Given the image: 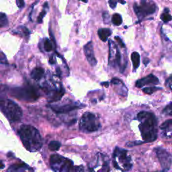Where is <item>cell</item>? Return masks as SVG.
<instances>
[{"instance_id": "6da1fadb", "label": "cell", "mask_w": 172, "mask_h": 172, "mask_svg": "<svg viewBox=\"0 0 172 172\" xmlns=\"http://www.w3.org/2000/svg\"><path fill=\"white\" fill-rule=\"evenodd\" d=\"M139 120V129L142 139L146 142H153L157 138V119L151 112L142 111L137 114Z\"/></svg>"}, {"instance_id": "7a4b0ae2", "label": "cell", "mask_w": 172, "mask_h": 172, "mask_svg": "<svg viewBox=\"0 0 172 172\" xmlns=\"http://www.w3.org/2000/svg\"><path fill=\"white\" fill-rule=\"evenodd\" d=\"M18 133L24 147L28 151L35 152L42 147V137L36 128L30 125H22Z\"/></svg>"}, {"instance_id": "3957f363", "label": "cell", "mask_w": 172, "mask_h": 172, "mask_svg": "<svg viewBox=\"0 0 172 172\" xmlns=\"http://www.w3.org/2000/svg\"><path fill=\"white\" fill-rule=\"evenodd\" d=\"M50 163L55 172H84L83 166H75L73 161L59 155H53Z\"/></svg>"}, {"instance_id": "277c9868", "label": "cell", "mask_w": 172, "mask_h": 172, "mask_svg": "<svg viewBox=\"0 0 172 172\" xmlns=\"http://www.w3.org/2000/svg\"><path fill=\"white\" fill-rule=\"evenodd\" d=\"M113 164L116 169L122 172L130 171L132 167V162L127 150L116 147L113 153Z\"/></svg>"}, {"instance_id": "5b68a950", "label": "cell", "mask_w": 172, "mask_h": 172, "mask_svg": "<svg viewBox=\"0 0 172 172\" xmlns=\"http://www.w3.org/2000/svg\"><path fill=\"white\" fill-rule=\"evenodd\" d=\"M0 110L11 122L19 121L22 117V110L20 106L9 99L0 100Z\"/></svg>"}, {"instance_id": "8992f818", "label": "cell", "mask_w": 172, "mask_h": 172, "mask_svg": "<svg viewBox=\"0 0 172 172\" xmlns=\"http://www.w3.org/2000/svg\"><path fill=\"white\" fill-rule=\"evenodd\" d=\"M101 125L99 118L91 112H86L79 122V128L85 132H92L98 130Z\"/></svg>"}, {"instance_id": "52a82bcc", "label": "cell", "mask_w": 172, "mask_h": 172, "mask_svg": "<svg viewBox=\"0 0 172 172\" xmlns=\"http://www.w3.org/2000/svg\"><path fill=\"white\" fill-rule=\"evenodd\" d=\"M10 94L12 96L20 100L35 101L39 97L38 92L33 87L31 86L12 88Z\"/></svg>"}, {"instance_id": "ba28073f", "label": "cell", "mask_w": 172, "mask_h": 172, "mask_svg": "<svg viewBox=\"0 0 172 172\" xmlns=\"http://www.w3.org/2000/svg\"><path fill=\"white\" fill-rule=\"evenodd\" d=\"M88 166L89 172H109L110 169L108 157L102 153L96 155Z\"/></svg>"}, {"instance_id": "9c48e42d", "label": "cell", "mask_w": 172, "mask_h": 172, "mask_svg": "<svg viewBox=\"0 0 172 172\" xmlns=\"http://www.w3.org/2000/svg\"><path fill=\"white\" fill-rule=\"evenodd\" d=\"M134 10L139 19H142L147 16L153 14L156 10V6L153 2L149 0H141L140 5L135 4Z\"/></svg>"}, {"instance_id": "30bf717a", "label": "cell", "mask_w": 172, "mask_h": 172, "mask_svg": "<svg viewBox=\"0 0 172 172\" xmlns=\"http://www.w3.org/2000/svg\"><path fill=\"white\" fill-rule=\"evenodd\" d=\"M155 151L161 166L163 168V171H168L172 163V157L171 154L166 150L160 148V147L155 149Z\"/></svg>"}, {"instance_id": "8fae6325", "label": "cell", "mask_w": 172, "mask_h": 172, "mask_svg": "<svg viewBox=\"0 0 172 172\" xmlns=\"http://www.w3.org/2000/svg\"><path fill=\"white\" fill-rule=\"evenodd\" d=\"M85 55L87 58V60L89 62V63L91 65L92 67L96 66L97 64V60L94 56V48L93 45H92L91 42H89L88 43L84 46L83 47Z\"/></svg>"}, {"instance_id": "7c38bea8", "label": "cell", "mask_w": 172, "mask_h": 172, "mask_svg": "<svg viewBox=\"0 0 172 172\" xmlns=\"http://www.w3.org/2000/svg\"><path fill=\"white\" fill-rule=\"evenodd\" d=\"M159 79L157 77H155L153 75H149L148 76L143 77V78L139 79L136 82V86L137 88H142L146 85H149V84H153V85H157L159 83Z\"/></svg>"}, {"instance_id": "4fadbf2b", "label": "cell", "mask_w": 172, "mask_h": 172, "mask_svg": "<svg viewBox=\"0 0 172 172\" xmlns=\"http://www.w3.org/2000/svg\"><path fill=\"white\" fill-rule=\"evenodd\" d=\"M162 136L166 139L172 138V120H168L160 126Z\"/></svg>"}, {"instance_id": "5bb4252c", "label": "cell", "mask_w": 172, "mask_h": 172, "mask_svg": "<svg viewBox=\"0 0 172 172\" xmlns=\"http://www.w3.org/2000/svg\"><path fill=\"white\" fill-rule=\"evenodd\" d=\"M79 106L76 105V104H65L63 106H51L52 110L56 113L63 114L67 113L71 111L75 110V109L78 108Z\"/></svg>"}, {"instance_id": "9a60e30c", "label": "cell", "mask_w": 172, "mask_h": 172, "mask_svg": "<svg viewBox=\"0 0 172 172\" xmlns=\"http://www.w3.org/2000/svg\"><path fill=\"white\" fill-rule=\"evenodd\" d=\"M28 169V166L25 163L14 164L8 169V172H25Z\"/></svg>"}, {"instance_id": "2e32d148", "label": "cell", "mask_w": 172, "mask_h": 172, "mask_svg": "<svg viewBox=\"0 0 172 172\" xmlns=\"http://www.w3.org/2000/svg\"><path fill=\"white\" fill-rule=\"evenodd\" d=\"M98 36L103 42L108 40L109 36L112 35V31L109 28H101L98 30Z\"/></svg>"}, {"instance_id": "e0dca14e", "label": "cell", "mask_w": 172, "mask_h": 172, "mask_svg": "<svg viewBox=\"0 0 172 172\" xmlns=\"http://www.w3.org/2000/svg\"><path fill=\"white\" fill-rule=\"evenodd\" d=\"M44 69L40 68V67H36L32 70V73H31V77L35 80H39L44 76Z\"/></svg>"}, {"instance_id": "ac0fdd59", "label": "cell", "mask_w": 172, "mask_h": 172, "mask_svg": "<svg viewBox=\"0 0 172 172\" xmlns=\"http://www.w3.org/2000/svg\"><path fill=\"white\" fill-rule=\"evenodd\" d=\"M131 60L135 69H137L140 65V55L137 52H134L131 55Z\"/></svg>"}, {"instance_id": "d6986e66", "label": "cell", "mask_w": 172, "mask_h": 172, "mask_svg": "<svg viewBox=\"0 0 172 172\" xmlns=\"http://www.w3.org/2000/svg\"><path fill=\"white\" fill-rule=\"evenodd\" d=\"M60 142L59 141H56V140H53L48 144V149L50 151H57L60 149Z\"/></svg>"}, {"instance_id": "ffe728a7", "label": "cell", "mask_w": 172, "mask_h": 172, "mask_svg": "<svg viewBox=\"0 0 172 172\" xmlns=\"http://www.w3.org/2000/svg\"><path fill=\"white\" fill-rule=\"evenodd\" d=\"M161 20L164 22H168L171 21L172 20V16L169 14V9L166 8L163 14L161 15Z\"/></svg>"}, {"instance_id": "44dd1931", "label": "cell", "mask_w": 172, "mask_h": 172, "mask_svg": "<svg viewBox=\"0 0 172 172\" xmlns=\"http://www.w3.org/2000/svg\"><path fill=\"white\" fill-rule=\"evenodd\" d=\"M112 23L116 26H119L122 22V17L119 14H114L112 18Z\"/></svg>"}, {"instance_id": "7402d4cb", "label": "cell", "mask_w": 172, "mask_h": 172, "mask_svg": "<svg viewBox=\"0 0 172 172\" xmlns=\"http://www.w3.org/2000/svg\"><path fill=\"white\" fill-rule=\"evenodd\" d=\"M8 24V19L6 14L3 13H0V28L4 27Z\"/></svg>"}, {"instance_id": "603a6c76", "label": "cell", "mask_w": 172, "mask_h": 172, "mask_svg": "<svg viewBox=\"0 0 172 172\" xmlns=\"http://www.w3.org/2000/svg\"><path fill=\"white\" fill-rule=\"evenodd\" d=\"M161 88H157V87H149V88H145L144 89H142V91L144 92L145 94H152L153 93H154V92H155L156 91L159 90V89H160Z\"/></svg>"}, {"instance_id": "cb8c5ba5", "label": "cell", "mask_w": 172, "mask_h": 172, "mask_svg": "<svg viewBox=\"0 0 172 172\" xmlns=\"http://www.w3.org/2000/svg\"><path fill=\"white\" fill-rule=\"evenodd\" d=\"M44 48L47 52H50L53 50V45L51 42H50V41L48 39H46V40L45 41Z\"/></svg>"}, {"instance_id": "d4e9b609", "label": "cell", "mask_w": 172, "mask_h": 172, "mask_svg": "<svg viewBox=\"0 0 172 172\" xmlns=\"http://www.w3.org/2000/svg\"><path fill=\"white\" fill-rule=\"evenodd\" d=\"M0 63L4 65H8V59L3 52H0Z\"/></svg>"}, {"instance_id": "484cf974", "label": "cell", "mask_w": 172, "mask_h": 172, "mask_svg": "<svg viewBox=\"0 0 172 172\" xmlns=\"http://www.w3.org/2000/svg\"><path fill=\"white\" fill-rule=\"evenodd\" d=\"M163 113L168 115L172 116V103L167 106V107L163 110Z\"/></svg>"}, {"instance_id": "4316f807", "label": "cell", "mask_w": 172, "mask_h": 172, "mask_svg": "<svg viewBox=\"0 0 172 172\" xmlns=\"http://www.w3.org/2000/svg\"><path fill=\"white\" fill-rule=\"evenodd\" d=\"M45 15H46V11L43 10L42 12H41V13L40 14V15L38 17V19H37V22L38 23L41 24L42 22V19Z\"/></svg>"}, {"instance_id": "83f0119b", "label": "cell", "mask_w": 172, "mask_h": 172, "mask_svg": "<svg viewBox=\"0 0 172 172\" xmlns=\"http://www.w3.org/2000/svg\"><path fill=\"white\" fill-rule=\"evenodd\" d=\"M19 28L21 29L20 30L22 31V32H23V34L24 35H25V36L29 35V34H30V32H29L28 29L27 28L25 27V26H20V27H19Z\"/></svg>"}, {"instance_id": "f1b7e54d", "label": "cell", "mask_w": 172, "mask_h": 172, "mask_svg": "<svg viewBox=\"0 0 172 172\" xmlns=\"http://www.w3.org/2000/svg\"><path fill=\"white\" fill-rule=\"evenodd\" d=\"M109 5L112 9L116 8V5H117V0H109Z\"/></svg>"}, {"instance_id": "f546056e", "label": "cell", "mask_w": 172, "mask_h": 172, "mask_svg": "<svg viewBox=\"0 0 172 172\" xmlns=\"http://www.w3.org/2000/svg\"><path fill=\"white\" fill-rule=\"evenodd\" d=\"M16 4L19 8H22L24 6V0H16Z\"/></svg>"}, {"instance_id": "4dcf8cb0", "label": "cell", "mask_w": 172, "mask_h": 172, "mask_svg": "<svg viewBox=\"0 0 172 172\" xmlns=\"http://www.w3.org/2000/svg\"><path fill=\"white\" fill-rule=\"evenodd\" d=\"M115 40H116V41H117V42H118V43H119V44H120V45L121 46V47H123V48H125V44H124V42H122V40H121L120 38L119 37H118V36H116V37H115Z\"/></svg>"}, {"instance_id": "1f68e13d", "label": "cell", "mask_w": 172, "mask_h": 172, "mask_svg": "<svg viewBox=\"0 0 172 172\" xmlns=\"http://www.w3.org/2000/svg\"><path fill=\"white\" fill-rule=\"evenodd\" d=\"M4 168H5V166H4V163L1 161H0V169H4Z\"/></svg>"}, {"instance_id": "d6a6232c", "label": "cell", "mask_w": 172, "mask_h": 172, "mask_svg": "<svg viewBox=\"0 0 172 172\" xmlns=\"http://www.w3.org/2000/svg\"><path fill=\"white\" fill-rule=\"evenodd\" d=\"M101 85H102V86H106V87H108V86H109V83L108 82H103L102 83H101Z\"/></svg>"}, {"instance_id": "836d02e7", "label": "cell", "mask_w": 172, "mask_h": 172, "mask_svg": "<svg viewBox=\"0 0 172 172\" xmlns=\"http://www.w3.org/2000/svg\"><path fill=\"white\" fill-rule=\"evenodd\" d=\"M117 1H118L120 2V3H121L122 4H125V1H124V0H117Z\"/></svg>"}, {"instance_id": "e575fe53", "label": "cell", "mask_w": 172, "mask_h": 172, "mask_svg": "<svg viewBox=\"0 0 172 172\" xmlns=\"http://www.w3.org/2000/svg\"><path fill=\"white\" fill-rule=\"evenodd\" d=\"M81 1H82L85 2V3H87V2L88 1V0H81Z\"/></svg>"}]
</instances>
